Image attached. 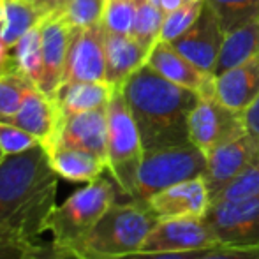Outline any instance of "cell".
Listing matches in <instances>:
<instances>
[{
	"instance_id": "cell-22",
	"label": "cell",
	"mask_w": 259,
	"mask_h": 259,
	"mask_svg": "<svg viewBox=\"0 0 259 259\" xmlns=\"http://www.w3.org/2000/svg\"><path fill=\"white\" fill-rule=\"evenodd\" d=\"M259 53V20L247 21L233 30L226 32L219 52L213 74L219 76L233 67H238L243 62L250 60Z\"/></svg>"
},
{
	"instance_id": "cell-37",
	"label": "cell",
	"mask_w": 259,
	"mask_h": 259,
	"mask_svg": "<svg viewBox=\"0 0 259 259\" xmlns=\"http://www.w3.org/2000/svg\"><path fill=\"white\" fill-rule=\"evenodd\" d=\"M28 243L0 238V259H20Z\"/></svg>"
},
{
	"instance_id": "cell-40",
	"label": "cell",
	"mask_w": 259,
	"mask_h": 259,
	"mask_svg": "<svg viewBox=\"0 0 259 259\" xmlns=\"http://www.w3.org/2000/svg\"><path fill=\"white\" fill-rule=\"evenodd\" d=\"M7 62H9V46L0 37V69L4 72H7Z\"/></svg>"
},
{
	"instance_id": "cell-43",
	"label": "cell",
	"mask_w": 259,
	"mask_h": 259,
	"mask_svg": "<svg viewBox=\"0 0 259 259\" xmlns=\"http://www.w3.org/2000/svg\"><path fill=\"white\" fill-rule=\"evenodd\" d=\"M185 4H189V2H196V0H184Z\"/></svg>"
},
{
	"instance_id": "cell-23",
	"label": "cell",
	"mask_w": 259,
	"mask_h": 259,
	"mask_svg": "<svg viewBox=\"0 0 259 259\" xmlns=\"http://www.w3.org/2000/svg\"><path fill=\"white\" fill-rule=\"evenodd\" d=\"M42 21V20H41ZM41 21L9 48L7 72H20L39 87L42 78V28Z\"/></svg>"
},
{
	"instance_id": "cell-2",
	"label": "cell",
	"mask_w": 259,
	"mask_h": 259,
	"mask_svg": "<svg viewBox=\"0 0 259 259\" xmlns=\"http://www.w3.org/2000/svg\"><path fill=\"white\" fill-rule=\"evenodd\" d=\"M145 152L187 143L189 115L201 99L194 90L169 81L147 64L129 76L122 87Z\"/></svg>"
},
{
	"instance_id": "cell-25",
	"label": "cell",
	"mask_w": 259,
	"mask_h": 259,
	"mask_svg": "<svg viewBox=\"0 0 259 259\" xmlns=\"http://www.w3.org/2000/svg\"><path fill=\"white\" fill-rule=\"evenodd\" d=\"M164 18H166V14L159 6H155L150 0H141L138 4L136 20H134L133 34L131 35L147 50H152L159 42Z\"/></svg>"
},
{
	"instance_id": "cell-10",
	"label": "cell",
	"mask_w": 259,
	"mask_h": 259,
	"mask_svg": "<svg viewBox=\"0 0 259 259\" xmlns=\"http://www.w3.org/2000/svg\"><path fill=\"white\" fill-rule=\"evenodd\" d=\"M106 108L60 115L53 141L46 147L52 145L71 147L99 157L108 164V109Z\"/></svg>"
},
{
	"instance_id": "cell-18",
	"label": "cell",
	"mask_w": 259,
	"mask_h": 259,
	"mask_svg": "<svg viewBox=\"0 0 259 259\" xmlns=\"http://www.w3.org/2000/svg\"><path fill=\"white\" fill-rule=\"evenodd\" d=\"M259 96V53L222 74L215 76V99L242 113Z\"/></svg>"
},
{
	"instance_id": "cell-42",
	"label": "cell",
	"mask_w": 259,
	"mask_h": 259,
	"mask_svg": "<svg viewBox=\"0 0 259 259\" xmlns=\"http://www.w3.org/2000/svg\"><path fill=\"white\" fill-rule=\"evenodd\" d=\"M4 157H6V154H4L2 147H0V162H2V160H4Z\"/></svg>"
},
{
	"instance_id": "cell-30",
	"label": "cell",
	"mask_w": 259,
	"mask_h": 259,
	"mask_svg": "<svg viewBox=\"0 0 259 259\" xmlns=\"http://www.w3.org/2000/svg\"><path fill=\"white\" fill-rule=\"evenodd\" d=\"M205 0H196V2L184 4L180 9L173 11V13L166 14L162 23V30H160L159 41L162 42H173L177 37H180L184 32H187L189 28L194 25V21L198 20L199 13L203 9Z\"/></svg>"
},
{
	"instance_id": "cell-31",
	"label": "cell",
	"mask_w": 259,
	"mask_h": 259,
	"mask_svg": "<svg viewBox=\"0 0 259 259\" xmlns=\"http://www.w3.org/2000/svg\"><path fill=\"white\" fill-rule=\"evenodd\" d=\"M104 4L106 0H71L60 14L74 30L94 27L103 20Z\"/></svg>"
},
{
	"instance_id": "cell-34",
	"label": "cell",
	"mask_w": 259,
	"mask_h": 259,
	"mask_svg": "<svg viewBox=\"0 0 259 259\" xmlns=\"http://www.w3.org/2000/svg\"><path fill=\"white\" fill-rule=\"evenodd\" d=\"M192 259H259V249H235V247H217L198 254Z\"/></svg>"
},
{
	"instance_id": "cell-46",
	"label": "cell",
	"mask_w": 259,
	"mask_h": 259,
	"mask_svg": "<svg viewBox=\"0 0 259 259\" xmlns=\"http://www.w3.org/2000/svg\"><path fill=\"white\" fill-rule=\"evenodd\" d=\"M136 2H138V4H140V2H141V0H136Z\"/></svg>"
},
{
	"instance_id": "cell-44",
	"label": "cell",
	"mask_w": 259,
	"mask_h": 259,
	"mask_svg": "<svg viewBox=\"0 0 259 259\" xmlns=\"http://www.w3.org/2000/svg\"><path fill=\"white\" fill-rule=\"evenodd\" d=\"M4 74V71H2V69H0V76H2Z\"/></svg>"
},
{
	"instance_id": "cell-24",
	"label": "cell",
	"mask_w": 259,
	"mask_h": 259,
	"mask_svg": "<svg viewBox=\"0 0 259 259\" xmlns=\"http://www.w3.org/2000/svg\"><path fill=\"white\" fill-rule=\"evenodd\" d=\"M4 16L0 27V37L7 46H13L20 37H23L32 27L45 18L39 6L32 0H2Z\"/></svg>"
},
{
	"instance_id": "cell-9",
	"label": "cell",
	"mask_w": 259,
	"mask_h": 259,
	"mask_svg": "<svg viewBox=\"0 0 259 259\" xmlns=\"http://www.w3.org/2000/svg\"><path fill=\"white\" fill-rule=\"evenodd\" d=\"M221 247L205 217L157 219L141 250L143 252H201Z\"/></svg>"
},
{
	"instance_id": "cell-32",
	"label": "cell",
	"mask_w": 259,
	"mask_h": 259,
	"mask_svg": "<svg viewBox=\"0 0 259 259\" xmlns=\"http://www.w3.org/2000/svg\"><path fill=\"white\" fill-rule=\"evenodd\" d=\"M20 259H85L78 249L67 243L57 242H42V240H34L27 245L23 256Z\"/></svg>"
},
{
	"instance_id": "cell-17",
	"label": "cell",
	"mask_w": 259,
	"mask_h": 259,
	"mask_svg": "<svg viewBox=\"0 0 259 259\" xmlns=\"http://www.w3.org/2000/svg\"><path fill=\"white\" fill-rule=\"evenodd\" d=\"M4 122L13 123V125L30 133L32 136L41 141L42 147H46L55 138L58 122H60V111L52 97L46 96L37 87H32L25 94L18 111Z\"/></svg>"
},
{
	"instance_id": "cell-12",
	"label": "cell",
	"mask_w": 259,
	"mask_h": 259,
	"mask_svg": "<svg viewBox=\"0 0 259 259\" xmlns=\"http://www.w3.org/2000/svg\"><path fill=\"white\" fill-rule=\"evenodd\" d=\"M104 35L103 23L74 30L62 83L106 81Z\"/></svg>"
},
{
	"instance_id": "cell-13",
	"label": "cell",
	"mask_w": 259,
	"mask_h": 259,
	"mask_svg": "<svg viewBox=\"0 0 259 259\" xmlns=\"http://www.w3.org/2000/svg\"><path fill=\"white\" fill-rule=\"evenodd\" d=\"M259 155V140L245 133L229 143L221 145L206 155V169L203 173L211 199L233 182Z\"/></svg>"
},
{
	"instance_id": "cell-41",
	"label": "cell",
	"mask_w": 259,
	"mask_h": 259,
	"mask_svg": "<svg viewBox=\"0 0 259 259\" xmlns=\"http://www.w3.org/2000/svg\"><path fill=\"white\" fill-rule=\"evenodd\" d=\"M2 16H4V4L0 0V27H2Z\"/></svg>"
},
{
	"instance_id": "cell-36",
	"label": "cell",
	"mask_w": 259,
	"mask_h": 259,
	"mask_svg": "<svg viewBox=\"0 0 259 259\" xmlns=\"http://www.w3.org/2000/svg\"><path fill=\"white\" fill-rule=\"evenodd\" d=\"M243 123L249 134L259 140V96L242 111Z\"/></svg>"
},
{
	"instance_id": "cell-15",
	"label": "cell",
	"mask_w": 259,
	"mask_h": 259,
	"mask_svg": "<svg viewBox=\"0 0 259 259\" xmlns=\"http://www.w3.org/2000/svg\"><path fill=\"white\" fill-rule=\"evenodd\" d=\"M147 205L157 219L205 217L211 196L203 177H196L155 192L148 198Z\"/></svg>"
},
{
	"instance_id": "cell-16",
	"label": "cell",
	"mask_w": 259,
	"mask_h": 259,
	"mask_svg": "<svg viewBox=\"0 0 259 259\" xmlns=\"http://www.w3.org/2000/svg\"><path fill=\"white\" fill-rule=\"evenodd\" d=\"M147 65L169 81L194 90L199 97H215V76L198 69L169 42H157L148 53Z\"/></svg>"
},
{
	"instance_id": "cell-4",
	"label": "cell",
	"mask_w": 259,
	"mask_h": 259,
	"mask_svg": "<svg viewBox=\"0 0 259 259\" xmlns=\"http://www.w3.org/2000/svg\"><path fill=\"white\" fill-rule=\"evenodd\" d=\"M118 187L113 178H99L74 191L62 205L55 206L48 217L46 231L53 240L76 247L99 222L108 208L118 201Z\"/></svg>"
},
{
	"instance_id": "cell-11",
	"label": "cell",
	"mask_w": 259,
	"mask_h": 259,
	"mask_svg": "<svg viewBox=\"0 0 259 259\" xmlns=\"http://www.w3.org/2000/svg\"><path fill=\"white\" fill-rule=\"evenodd\" d=\"M224 34L226 32L221 25V20L205 0L194 25L169 45L198 69L208 72V74H213L219 52H221L222 41H224Z\"/></svg>"
},
{
	"instance_id": "cell-14",
	"label": "cell",
	"mask_w": 259,
	"mask_h": 259,
	"mask_svg": "<svg viewBox=\"0 0 259 259\" xmlns=\"http://www.w3.org/2000/svg\"><path fill=\"white\" fill-rule=\"evenodd\" d=\"M42 28V78L37 89L53 97L62 85L69 46L74 28L64 20L60 13L46 14L41 21Z\"/></svg>"
},
{
	"instance_id": "cell-45",
	"label": "cell",
	"mask_w": 259,
	"mask_h": 259,
	"mask_svg": "<svg viewBox=\"0 0 259 259\" xmlns=\"http://www.w3.org/2000/svg\"><path fill=\"white\" fill-rule=\"evenodd\" d=\"M32 2H35V4H37V2H39V0H32Z\"/></svg>"
},
{
	"instance_id": "cell-47",
	"label": "cell",
	"mask_w": 259,
	"mask_h": 259,
	"mask_svg": "<svg viewBox=\"0 0 259 259\" xmlns=\"http://www.w3.org/2000/svg\"><path fill=\"white\" fill-rule=\"evenodd\" d=\"M257 20H259V18H257Z\"/></svg>"
},
{
	"instance_id": "cell-39",
	"label": "cell",
	"mask_w": 259,
	"mask_h": 259,
	"mask_svg": "<svg viewBox=\"0 0 259 259\" xmlns=\"http://www.w3.org/2000/svg\"><path fill=\"white\" fill-rule=\"evenodd\" d=\"M184 4H185L184 0H157V6L164 11V14H169V13H173V11L180 9Z\"/></svg>"
},
{
	"instance_id": "cell-3",
	"label": "cell",
	"mask_w": 259,
	"mask_h": 259,
	"mask_svg": "<svg viewBox=\"0 0 259 259\" xmlns=\"http://www.w3.org/2000/svg\"><path fill=\"white\" fill-rule=\"evenodd\" d=\"M155 222V213L147 203L129 198L127 201H115L74 249L83 257H111L138 252Z\"/></svg>"
},
{
	"instance_id": "cell-6",
	"label": "cell",
	"mask_w": 259,
	"mask_h": 259,
	"mask_svg": "<svg viewBox=\"0 0 259 259\" xmlns=\"http://www.w3.org/2000/svg\"><path fill=\"white\" fill-rule=\"evenodd\" d=\"M206 169V155L194 143L169 145L143 154L136 187L131 199L147 203L150 196L196 177H203Z\"/></svg>"
},
{
	"instance_id": "cell-28",
	"label": "cell",
	"mask_w": 259,
	"mask_h": 259,
	"mask_svg": "<svg viewBox=\"0 0 259 259\" xmlns=\"http://www.w3.org/2000/svg\"><path fill=\"white\" fill-rule=\"evenodd\" d=\"M136 0H106L101 23H103L106 32L131 35L133 34L134 20H136Z\"/></svg>"
},
{
	"instance_id": "cell-7",
	"label": "cell",
	"mask_w": 259,
	"mask_h": 259,
	"mask_svg": "<svg viewBox=\"0 0 259 259\" xmlns=\"http://www.w3.org/2000/svg\"><path fill=\"white\" fill-rule=\"evenodd\" d=\"M205 219L221 247L259 249V196L211 203Z\"/></svg>"
},
{
	"instance_id": "cell-38",
	"label": "cell",
	"mask_w": 259,
	"mask_h": 259,
	"mask_svg": "<svg viewBox=\"0 0 259 259\" xmlns=\"http://www.w3.org/2000/svg\"><path fill=\"white\" fill-rule=\"evenodd\" d=\"M71 0H39L37 6L42 11V14H58L67 7V4Z\"/></svg>"
},
{
	"instance_id": "cell-27",
	"label": "cell",
	"mask_w": 259,
	"mask_h": 259,
	"mask_svg": "<svg viewBox=\"0 0 259 259\" xmlns=\"http://www.w3.org/2000/svg\"><path fill=\"white\" fill-rule=\"evenodd\" d=\"M32 87L35 85L20 72H4L0 76V122L18 111L25 94Z\"/></svg>"
},
{
	"instance_id": "cell-35",
	"label": "cell",
	"mask_w": 259,
	"mask_h": 259,
	"mask_svg": "<svg viewBox=\"0 0 259 259\" xmlns=\"http://www.w3.org/2000/svg\"><path fill=\"white\" fill-rule=\"evenodd\" d=\"M201 252H205V250H201ZM201 252H143V250H138V252L123 254V256L85 257V259H192Z\"/></svg>"
},
{
	"instance_id": "cell-8",
	"label": "cell",
	"mask_w": 259,
	"mask_h": 259,
	"mask_svg": "<svg viewBox=\"0 0 259 259\" xmlns=\"http://www.w3.org/2000/svg\"><path fill=\"white\" fill-rule=\"evenodd\" d=\"M245 133L242 113L226 108L215 97H201L189 115V140L205 155Z\"/></svg>"
},
{
	"instance_id": "cell-1",
	"label": "cell",
	"mask_w": 259,
	"mask_h": 259,
	"mask_svg": "<svg viewBox=\"0 0 259 259\" xmlns=\"http://www.w3.org/2000/svg\"><path fill=\"white\" fill-rule=\"evenodd\" d=\"M58 175L41 143L0 162V238L30 243L57 206Z\"/></svg>"
},
{
	"instance_id": "cell-19",
	"label": "cell",
	"mask_w": 259,
	"mask_h": 259,
	"mask_svg": "<svg viewBox=\"0 0 259 259\" xmlns=\"http://www.w3.org/2000/svg\"><path fill=\"white\" fill-rule=\"evenodd\" d=\"M106 81L120 89L141 65L147 64L150 50L136 41L133 35H120L106 32Z\"/></svg>"
},
{
	"instance_id": "cell-20",
	"label": "cell",
	"mask_w": 259,
	"mask_h": 259,
	"mask_svg": "<svg viewBox=\"0 0 259 259\" xmlns=\"http://www.w3.org/2000/svg\"><path fill=\"white\" fill-rule=\"evenodd\" d=\"M115 90V87L109 85L108 81L62 83L52 99L57 104L60 115H72V113L106 108Z\"/></svg>"
},
{
	"instance_id": "cell-33",
	"label": "cell",
	"mask_w": 259,
	"mask_h": 259,
	"mask_svg": "<svg viewBox=\"0 0 259 259\" xmlns=\"http://www.w3.org/2000/svg\"><path fill=\"white\" fill-rule=\"evenodd\" d=\"M41 141L27 131L20 129L13 123L0 122V147H2L6 155L21 154V152L28 150V148L35 147Z\"/></svg>"
},
{
	"instance_id": "cell-21",
	"label": "cell",
	"mask_w": 259,
	"mask_h": 259,
	"mask_svg": "<svg viewBox=\"0 0 259 259\" xmlns=\"http://www.w3.org/2000/svg\"><path fill=\"white\" fill-rule=\"evenodd\" d=\"M48 152L50 166L58 175V178H64L67 182H89L99 178L108 169V164L99 157L87 154L83 150H76L71 147L62 145H52L45 147Z\"/></svg>"
},
{
	"instance_id": "cell-5",
	"label": "cell",
	"mask_w": 259,
	"mask_h": 259,
	"mask_svg": "<svg viewBox=\"0 0 259 259\" xmlns=\"http://www.w3.org/2000/svg\"><path fill=\"white\" fill-rule=\"evenodd\" d=\"M108 171L120 194L133 198L145 148L122 89L108 103Z\"/></svg>"
},
{
	"instance_id": "cell-29",
	"label": "cell",
	"mask_w": 259,
	"mask_h": 259,
	"mask_svg": "<svg viewBox=\"0 0 259 259\" xmlns=\"http://www.w3.org/2000/svg\"><path fill=\"white\" fill-rule=\"evenodd\" d=\"M259 196V155L250 166H247L233 182H229L211 203L219 201H236V199H247Z\"/></svg>"
},
{
	"instance_id": "cell-26",
	"label": "cell",
	"mask_w": 259,
	"mask_h": 259,
	"mask_svg": "<svg viewBox=\"0 0 259 259\" xmlns=\"http://www.w3.org/2000/svg\"><path fill=\"white\" fill-rule=\"evenodd\" d=\"M221 20L224 32L259 18V0H206Z\"/></svg>"
}]
</instances>
